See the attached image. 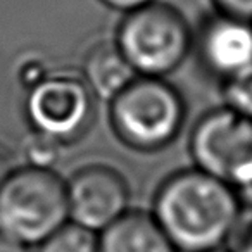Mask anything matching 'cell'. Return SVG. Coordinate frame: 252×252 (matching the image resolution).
<instances>
[{
	"label": "cell",
	"instance_id": "3957f363",
	"mask_svg": "<svg viewBox=\"0 0 252 252\" xmlns=\"http://www.w3.org/2000/svg\"><path fill=\"white\" fill-rule=\"evenodd\" d=\"M114 40L135 73L151 78L175 73L193 47L187 18L159 0L123 14Z\"/></svg>",
	"mask_w": 252,
	"mask_h": 252
},
{
	"label": "cell",
	"instance_id": "ac0fdd59",
	"mask_svg": "<svg viewBox=\"0 0 252 252\" xmlns=\"http://www.w3.org/2000/svg\"><path fill=\"white\" fill-rule=\"evenodd\" d=\"M0 252H26L25 245L0 233Z\"/></svg>",
	"mask_w": 252,
	"mask_h": 252
},
{
	"label": "cell",
	"instance_id": "4fadbf2b",
	"mask_svg": "<svg viewBox=\"0 0 252 252\" xmlns=\"http://www.w3.org/2000/svg\"><path fill=\"white\" fill-rule=\"evenodd\" d=\"M61 147H63V142L35 130L25 142V158L33 168L50 169L59 161Z\"/></svg>",
	"mask_w": 252,
	"mask_h": 252
},
{
	"label": "cell",
	"instance_id": "8fae6325",
	"mask_svg": "<svg viewBox=\"0 0 252 252\" xmlns=\"http://www.w3.org/2000/svg\"><path fill=\"white\" fill-rule=\"evenodd\" d=\"M38 252H100V244L97 233L67 223L47 238Z\"/></svg>",
	"mask_w": 252,
	"mask_h": 252
},
{
	"label": "cell",
	"instance_id": "6da1fadb",
	"mask_svg": "<svg viewBox=\"0 0 252 252\" xmlns=\"http://www.w3.org/2000/svg\"><path fill=\"white\" fill-rule=\"evenodd\" d=\"M152 216L178 252H213L237 233L242 202L237 189L193 166L158 187Z\"/></svg>",
	"mask_w": 252,
	"mask_h": 252
},
{
	"label": "cell",
	"instance_id": "ba28073f",
	"mask_svg": "<svg viewBox=\"0 0 252 252\" xmlns=\"http://www.w3.org/2000/svg\"><path fill=\"white\" fill-rule=\"evenodd\" d=\"M195 45L207 71L226 80L252 66V23L216 12L202 23Z\"/></svg>",
	"mask_w": 252,
	"mask_h": 252
},
{
	"label": "cell",
	"instance_id": "9a60e30c",
	"mask_svg": "<svg viewBox=\"0 0 252 252\" xmlns=\"http://www.w3.org/2000/svg\"><path fill=\"white\" fill-rule=\"evenodd\" d=\"M100 2L104 5H107V7H111L112 11L126 14V12H131V11H135V9H140V7H144V5L152 4L156 0H100Z\"/></svg>",
	"mask_w": 252,
	"mask_h": 252
},
{
	"label": "cell",
	"instance_id": "5bb4252c",
	"mask_svg": "<svg viewBox=\"0 0 252 252\" xmlns=\"http://www.w3.org/2000/svg\"><path fill=\"white\" fill-rule=\"evenodd\" d=\"M213 4L221 14L252 23V0H213Z\"/></svg>",
	"mask_w": 252,
	"mask_h": 252
},
{
	"label": "cell",
	"instance_id": "5b68a950",
	"mask_svg": "<svg viewBox=\"0 0 252 252\" xmlns=\"http://www.w3.org/2000/svg\"><path fill=\"white\" fill-rule=\"evenodd\" d=\"M189 151L195 168L233 189H252V119L216 107L192 128Z\"/></svg>",
	"mask_w": 252,
	"mask_h": 252
},
{
	"label": "cell",
	"instance_id": "2e32d148",
	"mask_svg": "<svg viewBox=\"0 0 252 252\" xmlns=\"http://www.w3.org/2000/svg\"><path fill=\"white\" fill-rule=\"evenodd\" d=\"M231 252H252V223H249L244 230L238 233L235 240V247L230 249Z\"/></svg>",
	"mask_w": 252,
	"mask_h": 252
},
{
	"label": "cell",
	"instance_id": "e0dca14e",
	"mask_svg": "<svg viewBox=\"0 0 252 252\" xmlns=\"http://www.w3.org/2000/svg\"><path fill=\"white\" fill-rule=\"evenodd\" d=\"M12 173H14V169H12L11 164V156L2 152V149H0V187L4 185V182Z\"/></svg>",
	"mask_w": 252,
	"mask_h": 252
},
{
	"label": "cell",
	"instance_id": "9c48e42d",
	"mask_svg": "<svg viewBox=\"0 0 252 252\" xmlns=\"http://www.w3.org/2000/svg\"><path fill=\"white\" fill-rule=\"evenodd\" d=\"M100 252H178L152 213L130 209L98 233Z\"/></svg>",
	"mask_w": 252,
	"mask_h": 252
},
{
	"label": "cell",
	"instance_id": "30bf717a",
	"mask_svg": "<svg viewBox=\"0 0 252 252\" xmlns=\"http://www.w3.org/2000/svg\"><path fill=\"white\" fill-rule=\"evenodd\" d=\"M81 76L97 98L111 102L138 76L123 56L114 38L98 40L83 57Z\"/></svg>",
	"mask_w": 252,
	"mask_h": 252
},
{
	"label": "cell",
	"instance_id": "52a82bcc",
	"mask_svg": "<svg viewBox=\"0 0 252 252\" xmlns=\"http://www.w3.org/2000/svg\"><path fill=\"white\" fill-rule=\"evenodd\" d=\"M71 223L102 233L130 211V189L112 166L92 164L66 182Z\"/></svg>",
	"mask_w": 252,
	"mask_h": 252
},
{
	"label": "cell",
	"instance_id": "7c38bea8",
	"mask_svg": "<svg viewBox=\"0 0 252 252\" xmlns=\"http://www.w3.org/2000/svg\"><path fill=\"white\" fill-rule=\"evenodd\" d=\"M221 95L224 107L252 119V66L223 80Z\"/></svg>",
	"mask_w": 252,
	"mask_h": 252
},
{
	"label": "cell",
	"instance_id": "8992f818",
	"mask_svg": "<svg viewBox=\"0 0 252 252\" xmlns=\"http://www.w3.org/2000/svg\"><path fill=\"white\" fill-rule=\"evenodd\" d=\"M95 98L81 74L56 73L30 88L26 112L36 131L67 144L92 126Z\"/></svg>",
	"mask_w": 252,
	"mask_h": 252
},
{
	"label": "cell",
	"instance_id": "7a4b0ae2",
	"mask_svg": "<svg viewBox=\"0 0 252 252\" xmlns=\"http://www.w3.org/2000/svg\"><path fill=\"white\" fill-rule=\"evenodd\" d=\"M185 116L182 94L166 78L137 76L109 102L112 131L137 152H158L173 144Z\"/></svg>",
	"mask_w": 252,
	"mask_h": 252
},
{
	"label": "cell",
	"instance_id": "d6986e66",
	"mask_svg": "<svg viewBox=\"0 0 252 252\" xmlns=\"http://www.w3.org/2000/svg\"><path fill=\"white\" fill-rule=\"evenodd\" d=\"M213 252H231L230 249H220V251H213Z\"/></svg>",
	"mask_w": 252,
	"mask_h": 252
},
{
	"label": "cell",
	"instance_id": "277c9868",
	"mask_svg": "<svg viewBox=\"0 0 252 252\" xmlns=\"http://www.w3.org/2000/svg\"><path fill=\"white\" fill-rule=\"evenodd\" d=\"M67 220L66 182L52 169H18L0 187V233L19 244H43Z\"/></svg>",
	"mask_w": 252,
	"mask_h": 252
}]
</instances>
